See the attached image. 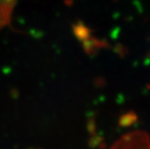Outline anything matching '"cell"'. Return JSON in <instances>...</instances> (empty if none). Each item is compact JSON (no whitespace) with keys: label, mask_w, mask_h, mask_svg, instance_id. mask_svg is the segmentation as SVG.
<instances>
[{"label":"cell","mask_w":150,"mask_h":149,"mask_svg":"<svg viewBox=\"0 0 150 149\" xmlns=\"http://www.w3.org/2000/svg\"><path fill=\"white\" fill-rule=\"evenodd\" d=\"M16 0H0V16L2 22H6Z\"/></svg>","instance_id":"6da1fadb"}]
</instances>
